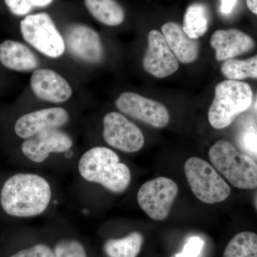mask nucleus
I'll list each match as a JSON object with an SVG mask.
<instances>
[{
	"mask_svg": "<svg viewBox=\"0 0 257 257\" xmlns=\"http://www.w3.org/2000/svg\"><path fill=\"white\" fill-rule=\"evenodd\" d=\"M47 179L32 173H18L5 181L0 192V204L8 215L30 218L41 215L52 199Z\"/></svg>",
	"mask_w": 257,
	"mask_h": 257,
	"instance_id": "f257e3e1",
	"label": "nucleus"
},
{
	"mask_svg": "<svg viewBox=\"0 0 257 257\" xmlns=\"http://www.w3.org/2000/svg\"><path fill=\"white\" fill-rule=\"evenodd\" d=\"M79 175L84 180L97 184L109 192L121 194L131 183V171L120 162L116 152L105 147L87 150L79 159Z\"/></svg>",
	"mask_w": 257,
	"mask_h": 257,
	"instance_id": "f03ea898",
	"label": "nucleus"
},
{
	"mask_svg": "<svg viewBox=\"0 0 257 257\" xmlns=\"http://www.w3.org/2000/svg\"><path fill=\"white\" fill-rule=\"evenodd\" d=\"M253 93L247 83L223 81L216 84L214 100L208 112L211 126L221 130L229 126L252 102Z\"/></svg>",
	"mask_w": 257,
	"mask_h": 257,
	"instance_id": "7ed1b4c3",
	"label": "nucleus"
},
{
	"mask_svg": "<svg viewBox=\"0 0 257 257\" xmlns=\"http://www.w3.org/2000/svg\"><path fill=\"white\" fill-rule=\"evenodd\" d=\"M209 157L231 185L241 189L256 188L257 164L251 157L238 152L229 142H216L209 150Z\"/></svg>",
	"mask_w": 257,
	"mask_h": 257,
	"instance_id": "20e7f679",
	"label": "nucleus"
},
{
	"mask_svg": "<svg viewBox=\"0 0 257 257\" xmlns=\"http://www.w3.org/2000/svg\"><path fill=\"white\" fill-rule=\"evenodd\" d=\"M184 172L192 192L201 202L216 204L229 197V186L205 160L191 157L184 164Z\"/></svg>",
	"mask_w": 257,
	"mask_h": 257,
	"instance_id": "39448f33",
	"label": "nucleus"
},
{
	"mask_svg": "<svg viewBox=\"0 0 257 257\" xmlns=\"http://www.w3.org/2000/svg\"><path fill=\"white\" fill-rule=\"evenodd\" d=\"M24 40L50 58L62 57L66 45L63 37L50 15L45 13L28 15L20 23Z\"/></svg>",
	"mask_w": 257,
	"mask_h": 257,
	"instance_id": "423d86ee",
	"label": "nucleus"
},
{
	"mask_svg": "<svg viewBox=\"0 0 257 257\" xmlns=\"http://www.w3.org/2000/svg\"><path fill=\"white\" fill-rule=\"evenodd\" d=\"M178 192V186L172 179L157 177L142 185L138 193V202L149 217L163 221L170 214Z\"/></svg>",
	"mask_w": 257,
	"mask_h": 257,
	"instance_id": "0eeeda50",
	"label": "nucleus"
},
{
	"mask_svg": "<svg viewBox=\"0 0 257 257\" xmlns=\"http://www.w3.org/2000/svg\"><path fill=\"white\" fill-rule=\"evenodd\" d=\"M102 135L109 146L127 153L140 151L145 145L142 130L124 115L116 111L104 116Z\"/></svg>",
	"mask_w": 257,
	"mask_h": 257,
	"instance_id": "6e6552de",
	"label": "nucleus"
},
{
	"mask_svg": "<svg viewBox=\"0 0 257 257\" xmlns=\"http://www.w3.org/2000/svg\"><path fill=\"white\" fill-rule=\"evenodd\" d=\"M115 105L123 114L153 127H165L170 120L168 109L163 104L137 93H122L115 101Z\"/></svg>",
	"mask_w": 257,
	"mask_h": 257,
	"instance_id": "1a4fd4ad",
	"label": "nucleus"
},
{
	"mask_svg": "<svg viewBox=\"0 0 257 257\" xmlns=\"http://www.w3.org/2000/svg\"><path fill=\"white\" fill-rule=\"evenodd\" d=\"M64 40L69 53L84 63L97 64L104 58V47L99 34L87 25H70L66 29Z\"/></svg>",
	"mask_w": 257,
	"mask_h": 257,
	"instance_id": "9d476101",
	"label": "nucleus"
},
{
	"mask_svg": "<svg viewBox=\"0 0 257 257\" xmlns=\"http://www.w3.org/2000/svg\"><path fill=\"white\" fill-rule=\"evenodd\" d=\"M73 146L68 134L58 128H50L25 140L21 150L27 158L35 163L46 161L51 154L63 153Z\"/></svg>",
	"mask_w": 257,
	"mask_h": 257,
	"instance_id": "9b49d317",
	"label": "nucleus"
},
{
	"mask_svg": "<svg viewBox=\"0 0 257 257\" xmlns=\"http://www.w3.org/2000/svg\"><path fill=\"white\" fill-rule=\"evenodd\" d=\"M144 69L157 78L169 77L177 72L179 62L162 33L152 30L148 34V48L143 58Z\"/></svg>",
	"mask_w": 257,
	"mask_h": 257,
	"instance_id": "f8f14e48",
	"label": "nucleus"
},
{
	"mask_svg": "<svg viewBox=\"0 0 257 257\" xmlns=\"http://www.w3.org/2000/svg\"><path fill=\"white\" fill-rule=\"evenodd\" d=\"M69 121L67 110L62 107L47 108L32 111L19 118L15 132L19 138L29 139L50 128H60Z\"/></svg>",
	"mask_w": 257,
	"mask_h": 257,
	"instance_id": "ddd939ff",
	"label": "nucleus"
},
{
	"mask_svg": "<svg viewBox=\"0 0 257 257\" xmlns=\"http://www.w3.org/2000/svg\"><path fill=\"white\" fill-rule=\"evenodd\" d=\"M32 92L41 100L52 103H62L69 100L72 89L68 82L49 69H36L30 80Z\"/></svg>",
	"mask_w": 257,
	"mask_h": 257,
	"instance_id": "4468645a",
	"label": "nucleus"
},
{
	"mask_svg": "<svg viewBox=\"0 0 257 257\" xmlns=\"http://www.w3.org/2000/svg\"><path fill=\"white\" fill-rule=\"evenodd\" d=\"M210 45L215 50L216 60L222 61L233 59L252 50L255 42L247 34L236 29H230L214 32L211 37Z\"/></svg>",
	"mask_w": 257,
	"mask_h": 257,
	"instance_id": "2eb2a0df",
	"label": "nucleus"
},
{
	"mask_svg": "<svg viewBox=\"0 0 257 257\" xmlns=\"http://www.w3.org/2000/svg\"><path fill=\"white\" fill-rule=\"evenodd\" d=\"M162 35L176 58L184 64L197 60L199 55V42L190 38L183 28L175 23H167L162 26Z\"/></svg>",
	"mask_w": 257,
	"mask_h": 257,
	"instance_id": "dca6fc26",
	"label": "nucleus"
},
{
	"mask_svg": "<svg viewBox=\"0 0 257 257\" xmlns=\"http://www.w3.org/2000/svg\"><path fill=\"white\" fill-rule=\"evenodd\" d=\"M0 63L12 70L31 72L38 67L40 60L26 45L8 40L0 44Z\"/></svg>",
	"mask_w": 257,
	"mask_h": 257,
	"instance_id": "f3484780",
	"label": "nucleus"
},
{
	"mask_svg": "<svg viewBox=\"0 0 257 257\" xmlns=\"http://www.w3.org/2000/svg\"><path fill=\"white\" fill-rule=\"evenodd\" d=\"M86 8L99 23L114 27L124 22V10L115 0H84Z\"/></svg>",
	"mask_w": 257,
	"mask_h": 257,
	"instance_id": "a211bd4d",
	"label": "nucleus"
},
{
	"mask_svg": "<svg viewBox=\"0 0 257 257\" xmlns=\"http://www.w3.org/2000/svg\"><path fill=\"white\" fill-rule=\"evenodd\" d=\"M143 242V234L134 231L120 239L107 240L104 243V251L107 257H138Z\"/></svg>",
	"mask_w": 257,
	"mask_h": 257,
	"instance_id": "6ab92c4d",
	"label": "nucleus"
},
{
	"mask_svg": "<svg viewBox=\"0 0 257 257\" xmlns=\"http://www.w3.org/2000/svg\"><path fill=\"white\" fill-rule=\"evenodd\" d=\"M209 25V12L207 7L194 3L186 10L183 20V30L190 38L197 40L207 32Z\"/></svg>",
	"mask_w": 257,
	"mask_h": 257,
	"instance_id": "aec40b11",
	"label": "nucleus"
},
{
	"mask_svg": "<svg viewBox=\"0 0 257 257\" xmlns=\"http://www.w3.org/2000/svg\"><path fill=\"white\" fill-rule=\"evenodd\" d=\"M222 257H257V234L242 231L235 235L225 248Z\"/></svg>",
	"mask_w": 257,
	"mask_h": 257,
	"instance_id": "412c9836",
	"label": "nucleus"
},
{
	"mask_svg": "<svg viewBox=\"0 0 257 257\" xmlns=\"http://www.w3.org/2000/svg\"><path fill=\"white\" fill-rule=\"evenodd\" d=\"M221 72L231 80L257 79V55L245 60H227L221 66Z\"/></svg>",
	"mask_w": 257,
	"mask_h": 257,
	"instance_id": "4be33fe9",
	"label": "nucleus"
},
{
	"mask_svg": "<svg viewBox=\"0 0 257 257\" xmlns=\"http://www.w3.org/2000/svg\"><path fill=\"white\" fill-rule=\"evenodd\" d=\"M53 250L55 257H88L82 243L70 238L60 240Z\"/></svg>",
	"mask_w": 257,
	"mask_h": 257,
	"instance_id": "5701e85b",
	"label": "nucleus"
},
{
	"mask_svg": "<svg viewBox=\"0 0 257 257\" xmlns=\"http://www.w3.org/2000/svg\"><path fill=\"white\" fill-rule=\"evenodd\" d=\"M54 0H5V3L13 15L24 16L29 14L35 8L48 6Z\"/></svg>",
	"mask_w": 257,
	"mask_h": 257,
	"instance_id": "b1692460",
	"label": "nucleus"
},
{
	"mask_svg": "<svg viewBox=\"0 0 257 257\" xmlns=\"http://www.w3.org/2000/svg\"><path fill=\"white\" fill-rule=\"evenodd\" d=\"M240 147L243 151L247 152L257 158V130L253 126H248L240 134Z\"/></svg>",
	"mask_w": 257,
	"mask_h": 257,
	"instance_id": "393cba45",
	"label": "nucleus"
},
{
	"mask_svg": "<svg viewBox=\"0 0 257 257\" xmlns=\"http://www.w3.org/2000/svg\"><path fill=\"white\" fill-rule=\"evenodd\" d=\"M10 257H55L54 250L44 243H37L19 251Z\"/></svg>",
	"mask_w": 257,
	"mask_h": 257,
	"instance_id": "a878e982",
	"label": "nucleus"
},
{
	"mask_svg": "<svg viewBox=\"0 0 257 257\" xmlns=\"http://www.w3.org/2000/svg\"><path fill=\"white\" fill-rule=\"evenodd\" d=\"M204 240L199 236H192L187 240L182 252L177 253L175 257H198L204 247Z\"/></svg>",
	"mask_w": 257,
	"mask_h": 257,
	"instance_id": "bb28decb",
	"label": "nucleus"
},
{
	"mask_svg": "<svg viewBox=\"0 0 257 257\" xmlns=\"http://www.w3.org/2000/svg\"><path fill=\"white\" fill-rule=\"evenodd\" d=\"M221 11L223 14H230L234 10L237 0H221Z\"/></svg>",
	"mask_w": 257,
	"mask_h": 257,
	"instance_id": "cd10ccee",
	"label": "nucleus"
},
{
	"mask_svg": "<svg viewBox=\"0 0 257 257\" xmlns=\"http://www.w3.org/2000/svg\"><path fill=\"white\" fill-rule=\"evenodd\" d=\"M246 5L251 13L257 15V0H246Z\"/></svg>",
	"mask_w": 257,
	"mask_h": 257,
	"instance_id": "c85d7f7f",
	"label": "nucleus"
},
{
	"mask_svg": "<svg viewBox=\"0 0 257 257\" xmlns=\"http://www.w3.org/2000/svg\"><path fill=\"white\" fill-rule=\"evenodd\" d=\"M254 204H255V207H256V209H257V193H256V196H255V198H254Z\"/></svg>",
	"mask_w": 257,
	"mask_h": 257,
	"instance_id": "c756f323",
	"label": "nucleus"
},
{
	"mask_svg": "<svg viewBox=\"0 0 257 257\" xmlns=\"http://www.w3.org/2000/svg\"><path fill=\"white\" fill-rule=\"evenodd\" d=\"M255 109L257 111V99L256 101V103H255Z\"/></svg>",
	"mask_w": 257,
	"mask_h": 257,
	"instance_id": "7c9ffc66",
	"label": "nucleus"
}]
</instances>
